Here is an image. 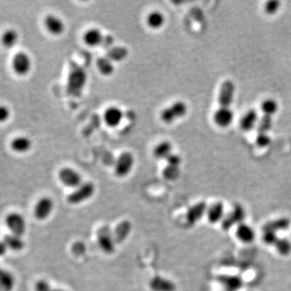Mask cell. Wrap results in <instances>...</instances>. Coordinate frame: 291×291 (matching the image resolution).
<instances>
[{"label":"cell","mask_w":291,"mask_h":291,"mask_svg":"<svg viewBox=\"0 0 291 291\" xmlns=\"http://www.w3.org/2000/svg\"><path fill=\"white\" fill-rule=\"evenodd\" d=\"M234 91L235 87L232 81H225L221 85L218 95L219 108L214 116V122L220 127H227L232 122L234 114L230 107L234 98Z\"/></svg>","instance_id":"6da1fadb"},{"label":"cell","mask_w":291,"mask_h":291,"mask_svg":"<svg viewBox=\"0 0 291 291\" xmlns=\"http://www.w3.org/2000/svg\"><path fill=\"white\" fill-rule=\"evenodd\" d=\"M188 107L183 101H176L160 112V119L165 124H172L186 115Z\"/></svg>","instance_id":"7a4b0ae2"},{"label":"cell","mask_w":291,"mask_h":291,"mask_svg":"<svg viewBox=\"0 0 291 291\" xmlns=\"http://www.w3.org/2000/svg\"><path fill=\"white\" fill-rule=\"evenodd\" d=\"M87 81L86 73L81 67H77L70 71L67 83V89L71 95L78 96L83 91Z\"/></svg>","instance_id":"3957f363"},{"label":"cell","mask_w":291,"mask_h":291,"mask_svg":"<svg viewBox=\"0 0 291 291\" xmlns=\"http://www.w3.org/2000/svg\"><path fill=\"white\" fill-rule=\"evenodd\" d=\"M95 187L91 182H85L75 188L67 197V202L71 205L80 204L93 196Z\"/></svg>","instance_id":"277c9868"},{"label":"cell","mask_w":291,"mask_h":291,"mask_svg":"<svg viewBox=\"0 0 291 291\" xmlns=\"http://www.w3.org/2000/svg\"><path fill=\"white\" fill-rule=\"evenodd\" d=\"M12 66L16 75L25 76L30 72L31 69H32V59L26 52L20 51L13 57Z\"/></svg>","instance_id":"5b68a950"},{"label":"cell","mask_w":291,"mask_h":291,"mask_svg":"<svg viewBox=\"0 0 291 291\" xmlns=\"http://www.w3.org/2000/svg\"><path fill=\"white\" fill-rule=\"evenodd\" d=\"M273 123V116L263 114L258 129H257V144L260 148H265L270 144V137L268 135V132L270 130Z\"/></svg>","instance_id":"8992f818"},{"label":"cell","mask_w":291,"mask_h":291,"mask_svg":"<svg viewBox=\"0 0 291 291\" xmlns=\"http://www.w3.org/2000/svg\"><path fill=\"white\" fill-rule=\"evenodd\" d=\"M134 165V157L130 152L121 153L116 161L114 172L117 177L122 178L128 176Z\"/></svg>","instance_id":"52a82bcc"},{"label":"cell","mask_w":291,"mask_h":291,"mask_svg":"<svg viewBox=\"0 0 291 291\" xmlns=\"http://www.w3.org/2000/svg\"><path fill=\"white\" fill-rule=\"evenodd\" d=\"M5 223L12 234L22 237L26 231V221L20 213H10L5 218Z\"/></svg>","instance_id":"ba28073f"},{"label":"cell","mask_w":291,"mask_h":291,"mask_svg":"<svg viewBox=\"0 0 291 291\" xmlns=\"http://www.w3.org/2000/svg\"><path fill=\"white\" fill-rule=\"evenodd\" d=\"M97 242L101 250L106 254H113L115 251V239L113 233L108 227L104 226L100 229L97 234Z\"/></svg>","instance_id":"9c48e42d"},{"label":"cell","mask_w":291,"mask_h":291,"mask_svg":"<svg viewBox=\"0 0 291 291\" xmlns=\"http://www.w3.org/2000/svg\"><path fill=\"white\" fill-rule=\"evenodd\" d=\"M59 178L64 185L70 188H76L83 184L80 174L71 168H62L59 172Z\"/></svg>","instance_id":"30bf717a"},{"label":"cell","mask_w":291,"mask_h":291,"mask_svg":"<svg viewBox=\"0 0 291 291\" xmlns=\"http://www.w3.org/2000/svg\"><path fill=\"white\" fill-rule=\"evenodd\" d=\"M54 206H55L54 201L51 198L43 197L40 198L35 205L34 210H33L35 218L37 220H45L46 218L51 216V213L54 210Z\"/></svg>","instance_id":"8fae6325"},{"label":"cell","mask_w":291,"mask_h":291,"mask_svg":"<svg viewBox=\"0 0 291 291\" xmlns=\"http://www.w3.org/2000/svg\"><path fill=\"white\" fill-rule=\"evenodd\" d=\"M245 218V210L240 205L234 206V209L230 214L222 220V228L225 230H230L234 225L243 223Z\"/></svg>","instance_id":"7c38bea8"},{"label":"cell","mask_w":291,"mask_h":291,"mask_svg":"<svg viewBox=\"0 0 291 291\" xmlns=\"http://www.w3.org/2000/svg\"><path fill=\"white\" fill-rule=\"evenodd\" d=\"M44 28L50 34L58 36L63 34L66 29V25L62 19L55 15H47L44 19Z\"/></svg>","instance_id":"4fadbf2b"},{"label":"cell","mask_w":291,"mask_h":291,"mask_svg":"<svg viewBox=\"0 0 291 291\" xmlns=\"http://www.w3.org/2000/svg\"><path fill=\"white\" fill-rule=\"evenodd\" d=\"M123 118V111L117 106H110L104 113V121L109 127H117Z\"/></svg>","instance_id":"5bb4252c"},{"label":"cell","mask_w":291,"mask_h":291,"mask_svg":"<svg viewBox=\"0 0 291 291\" xmlns=\"http://www.w3.org/2000/svg\"><path fill=\"white\" fill-rule=\"evenodd\" d=\"M207 212V206L205 202H200L192 206L186 214V222L189 226L196 224Z\"/></svg>","instance_id":"9a60e30c"},{"label":"cell","mask_w":291,"mask_h":291,"mask_svg":"<svg viewBox=\"0 0 291 291\" xmlns=\"http://www.w3.org/2000/svg\"><path fill=\"white\" fill-rule=\"evenodd\" d=\"M149 285L153 291H176V285L173 281L160 276L153 277Z\"/></svg>","instance_id":"2e32d148"},{"label":"cell","mask_w":291,"mask_h":291,"mask_svg":"<svg viewBox=\"0 0 291 291\" xmlns=\"http://www.w3.org/2000/svg\"><path fill=\"white\" fill-rule=\"evenodd\" d=\"M218 281L226 291H238L243 286L242 279L238 276L221 275L218 277Z\"/></svg>","instance_id":"e0dca14e"},{"label":"cell","mask_w":291,"mask_h":291,"mask_svg":"<svg viewBox=\"0 0 291 291\" xmlns=\"http://www.w3.org/2000/svg\"><path fill=\"white\" fill-rule=\"evenodd\" d=\"M85 44L90 47L99 46L103 42L104 35L99 28H91L84 32L83 36Z\"/></svg>","instance_id":"ac0fdd59"},{"label":"cell","mask_w":291,"mask_h":291,"mask_svg":"<svg viewBox=\"0 0 291 291\" xmlns=\"http://www.w3.org/2000/svg\"><path fill=\"white\" fill-rule=\"evenodd\" d=\"M10 147L11 149L16 153H26L32 148V140L26 136H19L12 140Z\"/></svg>","instance_id":"d6986e66"},{"label":"cell","mask_w":291,"mask_h":291,"mask_svg":"<svg viewBox=\"0 0 291 291\" xmlns=\"http://www.w3.org/2000/svg\"><path fill=\"white\" fill-rule=\"evenodd\" d=\"M131 230L132 224L129 221L125 220L120 222L119 224L116 226L115 230L113 233L116 244H121L124 242L129 236Z\"/></svg>","instance_id":"ffe728a7"},{"label":"cell","mask_w":291,"mask_h":291,"mask_svg":"<svg viewBox=\"0 0 291 291\" xmlns=\"http://www.w3.org/2000/svg\"><path fill=\"white\" fill-rule=\"evenodd\" d=\"M290 226V221L286 218H281L275 219L267 222L266 224L263 227L264 231H272V232L277 233L281 230H285L289 229Z\"/></svg>","instance_id":"44dd1931"},{"label":"cell","mask_w":291,"mask_h":291,"mask_svg":"<svg viewBox=\"0 0 291 291\" xmlns=\"http://www.w3.org/2000/svg\"><path fill=\"white\" fill-rule=\"evenodd\" d=\"M165 16L159 11H153V12H150L147 16V19H146V22H147L148 26L154 30H157V29L161 28L165 24Z\"/></svg>","instance_id":"7402d4cb"},{"label":"cell","mask_w":291,"mask_h":291,"mask_svg":"<svg viewBox=\"0 0 291 291\" xmlns=\"http://www.w3.org/2000/svg\"><path fill=\"white\" fill-rule=\"evenodd\" d=\"M235 234H236L238 240L242 241L245 244L253 242L254 240L255 236H256L254 230L249 225L245 224V223L238 225Z\"/></svg>","instance_id":"603a6c76"},{"label":"cell","mask_w":291,"mask_h":291,"mask_svg":"<svg viewBox=\"0 0 291 291\" xmlns=\"http://www.w3.org/2000/svg\"><path fill=\"white\" fill-rule=\"evenodd\" d=\"M172 154V145L168 141H160L153 150L154 157L158 160H167Z\"/></svg>","instance_id":"cb8c5ba5"},{"label":"cell","mask_w":291,"mask_h":291,"mask_svg":"<svg viewBox=\"0 0 291 291\" xmlns=\"http://www.w3.org/2000/svg\"><path fill=\"white\" fill-rule=\"evenodd\" d=\"M223 215H224V205L222 204V202H217L207 210L208 221L212 224L220 222L223 218Z\"/></svg>","instance_id":"d4e9b609"},{"label":"cell","mask_w":291,"mask_h":291,"mask_svg":"<svg viewBox=\"0 0 291 291\" xmlns=\"http://www.w3.org/2000/svg\"><path fill=\"white\" fill-rule=\"evenodd\" d=\"M15 277L12 273L5 269H0V289L2 291H12L15 287Z\"/></svg>","instance_id":"484cf974"},{"label":"cell","mask_w":291,"mask_h":291,"mask_svg":"<svg viewBox=\"0 0 291 291\" xmlns=\"http://www.w3.org/2000/svg\"><path fill=\"white\" fill-rule=\"evenodd\" d=\"M3 240L6 244L8 249L15 251V252H19L24 249V242L21 236L11 233V234H6L3 238Z\"/></svg>","instance_id":"4316f807"},{"label":"cell","mask_w":291,"mask_h":291,"mask_svg":"<svg viewBox=\"0 0 291 291\" xmlns=\"http://www.w3.org/2000/svg\"><path fill=\"white\" fill-rule=\"evenodd\" d=\"M19 40V33L13 28H9L4 32L1 36V42L7 48H12L17 44Z\"/></svg>","instance_id":"83f0119b"},{"label":"cell","mask_w":291,"mask_h":291,"mask_svg":"<svg viewBox=\"0 0 291 291\" xmlns=\"http://www.w3.org/2000/svg\"><path fill=\"white\" fill-rule=\"evenodd\" d=\"M257 121V113L255 109H251L243 117L240 121V127L245 131H250L254 127Z\"/></svg>","instance_id":"f1b7e54d"},{"label":"cell","mask_w":291,"mask_h":291,"mask_svg":"<svg viewBox=\"0 0 291 291\" xmlns=\"http://www.w3.org/2000/svg\"><path fill=\"white\" fill-rule=\"evenodd\" d=\"M96 67L101 75H105V76H109L114 72L113 61L110 60L109 58H101L98 59Z\"/></svg>","instance_id":"f546056e"},{"label":"cell","mask_w":291,"mask_h":291,"mask_svg":"<svg viewBox=\"0 0 291 291\" xmlns=\"http://www.w3.org/2000/svg\"><path fill=\"white\" fill-rule=\"evenodd\" d=\"M275 248L277 253L284 257H286L291 253V243L285 238H278L275 244Z\"/></svg>","instance_id":"4dcf8cb0"},{"label":"cell","mask_w":291,"mask_h":291,"mask_svg":"<svg viewBox=\"0 0 291 291\" xmlns=\"http://www.w3.org/2000/svg\"><path fill=\"white\" fill-rule=\"evenodd\" d=\"M180 175V167L167 165L163 171V176L167 180H176Z\"/></svg>","instance_id":"1f68e13d"},{"label":"cell","mask_w":291,"mask_h":291,"mask_svg":"<svg viewBox=\"0 0 291 291\" xmlns=\"http://www.w3.org/2000/svg\"><path fill=\"white\" fill-rule=\"evenodd\" d=\"M263 114L273 116L277 111V104L273 100L268 99L264 101L261 105Z\"/></svg>","instance_id":"d6a6232c"},{"label":"cell","mask_w":291,"mask_h":291,"mask_svg":"<svg viewBox=\"0 0 291 291\" xmlns=\"http://www.w3.org/2000/svg\"><path fill=\"white\" fill-rule=\"evenodd\" d=\"M128 51L124 47H116L109 54L108 57L112 61L123 60L127 56Z\"/></svg>","instance_id":"836d02e7"},{"label":"cell","mask_w":291,"mask_h":291,"mask_svg":"<svg viewBox=\"0 0 291 291\" xmlns=\"http://www.w3.org/2000/svg\"><path fill=\"white\" fill-rule=\"evenodd\" d=\"M277 233L272 231H264L263 234V241L268 245H274L278 240Z\"/></svg>","instance_id":"e575fe53"},{"label":"cell","mask_w":291,"mask_h":291,"mask_svg":"<svg viewBox=\"0 0 291 291\" xmlns=\"http://www.w3.org/2000/svg\"><path fill=\"white\" fill-rule=\"evenodd\" d=\"M280 4H281V3L279 2V1H269V2H267L265 5V12L269 15L274 14L275 12H277V11L278 10Z\"/></svg>","instance_id":"d590c367"},{"label":"cell","mask_w":291,"mask_h":291,"mask_svg":"<svg viewBox=\"0 0 291 291\" xmlns=\"http://www.w3.org/2000/svg\"><path fill=\"white\" fill-rule=\"evenodd\" d=\"M11 117L10 109L7 105H0V123H4Z\"/></svg>","instance_id":"8d00e7d4"},{"label":"cell","mask_w":291,"mask_h":291,"mask_svg":"<svg viewBox=\"0 0 291 291\" xmlns=\"http://www.w3.org/2000/svg\"><path fill=\"white\" fill-rule=\"evenodd\" d=\"M51 285L45 280H39L35 285V291H51Z\"/></svg>","instance_id":"74e56055"},{"label":"cell","mask_w":291,"mask_h":291,"mask_svg":"<svg viewBox=\"0 0 291 291\" xmlns=\"http://www.w3.org/2000/svg\"><path fill=\"white\" fill-rule=\"evenodd\" d=\"M166 162H167V165L180 167V164H181V158H180V156L176 155V154L172 153L169 157L167 158Z\"/></svg>","instance_id":"f35d334b"},{"label":"cell","mask_w":291,"mask_h":291,"mask_svg":"<svg viewBox=\"0 0 291 291\" xmlns=\"http://www.w3.org/2000/svg\"><path fill=\"white\" fill-rule=\"evenodd\" d=\"M8 248L4 240H0V257H4L8 252Z\"/></svg>","instance_id":"ab89813d"},{"label":"cell","mask_w":291,"mask_h":291,"mask_svg":"<svg viewBox=\"0 0 291 291\" xmlns=\"http://www.w3.org/2000/svg\"><path fill=\"white\" fill-rule=\"evenodd\" d=\"M51 291H64L63 289H52Z\"/></svg>","instance_id":"60d3db41"},{"label":"cell","mask_w":291,"mask_h":291,"mask_svg":"<svg viewBox=\"0 0 291 291\" xmlns=\"http://www.w3.org/2000/svg\"><path fill=\"white\" fill-rule=\"evenodd\" d=\"M0 269H1V267H0Z\"/></svg>","instance_id":"b9f144b4"}]
</instances>
